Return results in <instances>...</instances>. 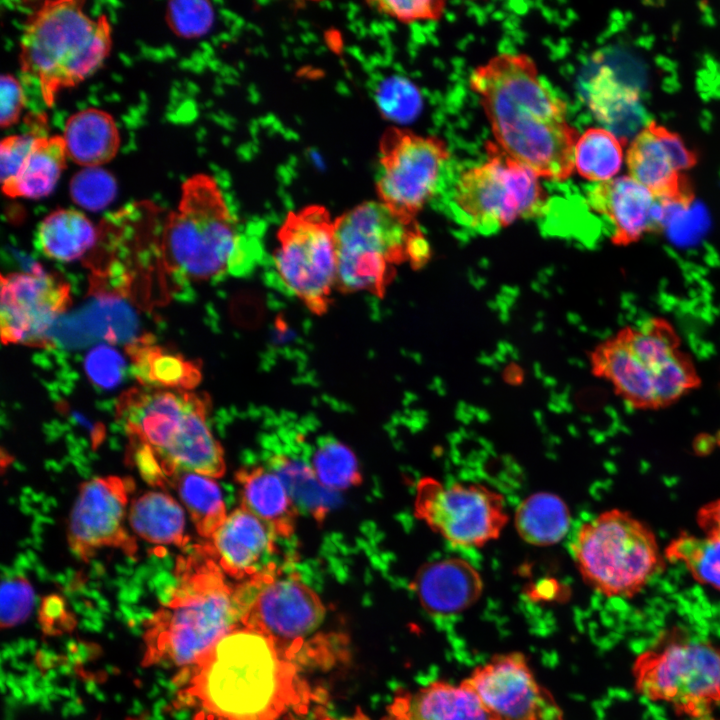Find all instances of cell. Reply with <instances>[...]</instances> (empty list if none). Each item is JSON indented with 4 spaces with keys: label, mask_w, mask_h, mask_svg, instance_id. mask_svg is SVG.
<instances>
[{
    "label": "cell",
    "mask_w": 720,
    "mask_h": 720,
    "mask_svg": "<svg viewBox=\"0 0 720 720\" xmlns=\"http://www.w3.org/2000/svg\"><path fill=\"white\" fill-rule=\"evenodd\" d=\"M469 83L507 154L540 178H570L580 135L567 120L566 103L542 80L530 56L497 54L472 71Z\"/></svg>",
    "instance_id": "6da1fadb"
},
{
    "label": "cell",
    "mask_w": 720,
    "mask_h": 720,
    "mask_svg": "<svg viewBox=\"0 0 720 720\" xmlns=\"http://www.w3.org/2000/svg\"><path fill=\"white\" fill-rule=\"evenodd\" d=\"M208 410L206 394L186 390L142 387L120 396L117 418L146 481L164 486L181 472L223 475V450L208 426Z\"/></svg>",
    "instance_id": "7a4b0ae2"
},
{
    "label": "cell",
    "mask_w": 720,
    "mask_h": 720,
    "mask_svg": "<svg viewBox=\"0 0 720 720\" xmlns=\"http://www.w3.org/2000/svg\"><path fill=\"white\" fill-rule=\"evenodd\" d=\"M175 568L168 599L148 621L145 657L188 671L235 629L243 610L206 545L180 556Z\"/></svg>",
    "instance_id": "3957f363"
},
{
    "label": "cell",
    "mask_w": 720,
    "mask_h": 720,
    "mask_svg": "<svg viewBox=\"0 0 720 720\" xmlns=\"http://www.w3.org/2000/svg\"><path fill=\"white\" fill-rule=\"evenodd\" d=\"M275 642L249 628L226 634L190 672L185 693L224 720H274L293 697Z\"/></svg>",
    "instance_id": "277c9868"
},
{
    "label": "cell",
    "mask_w": 720,
    "mask_h": 720,
    "mask_svg": "<svg viewBox=\"0 0 720 720\" xmlns=\"http://www.w3.org/2000/svg\"><path fill=\"white\" fill-rule=\"evenodd\" d=\"M589 363L592 374L636 410L670 407L702 385L680 334L660 316L620 328L593 347Z\"/></svg>",
    "instance_id": "5b68a950"
},
{
    "label": "cell",
    "mask_w": 720,
    "mask_h": 720,
    "mask_svg": "<svg viewBox=\"0 0 720 720\" xmlns=\"http://www.w3.org/2000/svg\"><path fill=\"white\" fill-rule=\"evenodd\" d=\"M83 5L76 0L45 1L25 23L20 38V69L36 81L48 107L61 90L95 73L110 53L107 16L92 19Z\"/></svg>",
    "instance_id": "8992f818"
},
{
    "label": "cell",
    "mask_w": 720,
    "mask_h": 720,
    "mask_svg": "<svg viewBox=\"0 0 720 720\" xmlns=\"http://www.w3.org/2000/svg\"><path fill=\"white\" fill-rule=\"evenodd\" d=\"M161 262L174 278L205 282L235 271L242 260L236 220L214 177L198 173L181 185L178 207L162 228Z\"/></svg>",
    "instance_id": "52a82bcc"
},
{
    "label": "cell",
    "mask_w": 720,
    "mask_h": 720,
    "mask_svg": "<svg viewBox=\"0 0 720 720\" xmlns=\"http://www.w3.org/2000/svg\"><path fill=\"white\" fill-rule=\"evenodd\" d=\"M336 288L342 293L368 292L383 297L396 266L414 268L430 257L417 221L394 214L380 201H365L335 218Z\"/></svg>",
    "instance_id": "ba28073f"
},
{
    "label": "cell",
    "mask_w": 720,
    "mask_h": 720,
    "mask_svg": "<svg viewBox=\"0 0 720 720\" xmlns=\"http://www.w3.org/2000/svg\"><path fill=\"white\" fill-rule=\"evenodd\" d=\"M570 553L584 582L608 598L639 594L663 570L666 560L654 531L618 508L583 523Z\"/></svg>",
    "instance_id": "9c48e42d"
},
{
    "label": "cell",
    "mask_w": 720,
    "mask_h": 720,
    "mask_svg": "<svg viewBox=\"0 0 720 720\" xmlns=\"http://www.w3.org/2000/svg\"><path fill=\"white\" fill-rule=\"evenodd\" d=\"M631 673L640 696L687 720L711 715L720 705V644L712 640L672 634L639 653Z\"/></svg>",
    "instance_id": "30bf717a"
},
{
    "label": "cell",
    "mask_w": 720,
    "mask_h": 720,
    "mask_svg": "<svg viewBox=\"0 0 720 720\" xmlns=\"http://www.w3.org/2000/svg\"><path fill=\"white\" fill-rule=\"evenodd\" d=\"M487 160L457 180L450 207L454 219L479 234H491L516 221L543 216L549 195L540 177L496 142L486 143Z\"/></svg>",
    "instance_id": "8fae6325"
},
{
    "label": "cell",
    "mask_w": 720,
    "mask_h": 720,
    "mask_svg": "<svg viewBox=\"0 0 720 720\" xmlns=\"http://www.w3.org/2000/svg\"><path fill=\"white\" fill-rule=\"evenodd\" d=\"M274 260L278 275L306 308L326 313L336 289L335 219L319 204L290 211L277 232Z\"/></svg>",
    "instance_id": "7c38bea8"
},
{
    "label": "cell",
    "mask_w": 720,
    "mask_h": 720,
    "mask_svg": "<svg viewBox=\"0 0 720 720\" xmlns=\"http://www.w3.org/2000/svg\"><path fill=\"white\" fill-rule=\"evenodd\" d=\"M449 157L448 144L442 138L388 127L379 141L378 201L402 219L417 221L434 196Z\"/></svg>",
    "instance_id": "4fadbf2b"
},
{
    "label": "cell",
    "mask_w": 720,
    "mask_h": 720,
    "mask_svg": "<svg viewBox=\"0 0 720 720\" xmlns=\"http://www.w3.org/2000/svg\"><path fill=\"white\" fill-rule=\"evenodd\" d=\"M415 515L450 544L482 547L496 539L509 517L505 499L481 483L444 484L421 479L416 487Z\"/></svg>",
    "instance_id": "5bb4252c"
},
{
    "label": "cell",
    "mask_w": 720,
    "mask_h": 720,
    "mask_svg": "<svg viewBox=\"0 0 720 720\" xmlns=\"http://www.w3.org/2000/svg\"><path fill=\"white\" fill-rule=\"evenodd\" d=\"M71 305V288L60 275L36 265L30 272L1 277L0 331L3 344L53 346L50 330Z\"/></svg>",
    "instance_id": "9a60e30c"
},
{
    "label": "cell",
    "mask_w": 720,
    "mask_h": 720,
    "mask_svg": "<svg viewBox=\"0 0 720 720\" xmlns=\"http://www.w3.org/2000/svg\"><path fill=\"white\" fill-rule=\"evenodd\" d=\"M461 682L497 720H564L559 703L521 652L496 654Z\"/></svg>",
    "instance_id": "2e32d148"
},
{
    "label": "cell",
    "mask_w": 720,
    "mask_h": 720,
    "mask_svg": "<svg viewBox=\"0 0 720 720\" xmlns=\"http://www.w3.org/2000/svg\"><path fill=\"white\" fill-rule=\"evenodd\" d=\"M242 588L247 608L241 622L274 642L304 636L324 618L318 595L295 576L274 571L251 578Z\"/></svg>",
    "instance_id": "e0dca14e"
},
{
    "label": "cell",
    "mask_w": 720,
    "mask_h": 720,
    "mask_svg": "<svg viewBox=\"0 0 720 720\" xmlns=\"http://www.w3.org/2000/svg\"><path fill=\"white\" fill-rule=\"evenodd\" d=\"M133 489L131 479L118 476L96 477L81 485L67 533L68 544L78 558L88 561L105 547L119 548L129 556L136 553V542L124 526Z\"/></svg>",
    "instance_id": "ac0fdd59"
},
{
    "label": "cell",
    "mask_w": 720,
    "mask_h": 720,
    "mask_svg": "<svg viewBox=\"0 0 720 720\" xmlns=\"http://www.w3.org/2000/svg\"><path fill=\"white\" fill-rule=\"evenodd\" d=\"M697 160L677 133L654 121L640 130L626 153L629 175L677 210L687 209L693 202L694 193L684 172Z\"/></svg>",
    "instance_id": "d6986e66"
},
{
    "label": "cell",
    "mask_w": 720,
    "mask_h": 720,
    "mask_svg": "<svg viewBox=\"0 0 720 720\" xmlns=\"http://www.w3.org/2000/svg\"><path fill=\"white\" fill-rule=\"evenodd\" d=\"M588 206L611 224L610 241L618 247L662 232L674 207L655 196L630 175L594 184L586 193Z\"/></svg>",
    "instance_id": "ffe728a7"
},
{
    "label": "cell",
    "mask_w": 720,
    "mask_h": 720,
    "mask_svg": "<svg viewBox=\"0 0 720 720\" xmlns=\"http://www.w3.org/2000/svg\"><path fill=\"white\" fill-rule=\"evenodd\" d=\"M276 535L268 524L240 507L227 515L206 546L225 574L254 578L276 571L272 563Z\"/></svg>",
    "instance_id": "44dd1931"
},
{
    "label": "cell",
    "mask_w": 720,
    "mask_h": 720,
    "mask_svg": "<svg viewBox=\"0 0 720 720\" xmlns=\"http://www.w3.org/2000/svg\"><path fill=\"white\" fill-rule=\"evenodd\" d=\"M422 608L433 616H452L472 607L483 591L480 573L465 559L424 564L412 583Z\"/></svg>",
    "instance_id": "7402d4cb"
},
{
    "label": "cell",
    "mask_w": 720,
    "mask_h": 720,
    "mask_svg": "<svg viewBox=\"0 0 720 720\" xmlns=\"http://www.w3.org/2000/svg\"><path fill=\"white\" fill-rule=\"evenodd\" d=\"M395 720H497L466 685L433 681L414 693L400 696L394 706Z\"/></svg>",
    "instance_id": "603a6c76"
},
{
    "label": "cell",
    "mask_w": 720,
    "mask_h": 720,
    "mask_svg": "<svg viewBox=\"0 0 720 720\" xmlns=\"http://www.w3.org/2000/svg\"><path fill=\"white\" fill-rule=\"evenodd\" d=\"M131 371L147 388L194 389L201 380L199 363L157 344L152 336H142L126 347Z\"/></svg>",
    "instance_id": "cb8c5ba5"
},
{
    "label": "cell",
    "mask_w": 720,
    "mask_h": 720,
    "mask_svg": "<svg viewBox=\"0 0 720 720\" xmlns=\"http://www.w3.org/2000/svg\"><path fill=\"white\" fill-rule=\"evenodd\" d=\"M236 480L242 508L268 524L277 535L287 537L293 532L298 509L274 470L261 466L243 469Z\"/></svg>",
    "instance_id": "d4e9b609"
},
{
    "label": "cell",
    "mask_w": 720,
    "mask_h": 720,
    "mask_svg": "<svg viewBox=\"0 0 720 720\" xmlns=\"http://www.w3.org/2000/svg\"><path fill=\"white\" fill-rule=\"evenodd\" d=\"M67 156L76 164L101 167L118 153L120 133L114 118L98 108H86L70 115L62 135Z\"/></svg>",
    "instance_id": "484cf974"
},
{
    "label": "cell",
    "mask_w": 720,
    "mask_h": 720,
    "mask_svg": "<svg viewBox=\"0 0 720 720\" xmlns=\"http://www.w3.org/2000/svg\"><path fill=\"white\" fill-rule=\"evenodd\" d=\"M67 151L62 136H37L17 175L2 184L10 198L40 199L55 188L66 166Z\"/></svg>",
    "instance_id": "4316f807"
},
{
    "label": "cell",
    "mask_w": 720,
    "mask_h": 720,
    "mask_svg": "<svg viewBox=\"0 0 720 720\" xmlns=\"http://www.w3.org/2000/svg\"><path fill=\"white\" fill-rule=\"evenodd\" d=\"M98 239L97 228L75 209H57L39 224L36 243L50 259L71 262L85 255Z\"/></svg>",
    "instance_id": "83f0119b"
},
{
    "label": "cell",
    "mask_w": 720,
    "mask_h": 720,
    "mask_svg": "<svg viewBox=\"0 0 720 720\" xmlns=\"http://www.w3.org/2000/svg\"><path fill=\"white\" fill-rule=\"evenodd\" d=\"M129 523L138 536L153 544L183 548L189 540L182 507L164 492L149 491L134 499Z\"/></svg>",
    "instance_id": "f1b7e54d"
},
{
    "label": "cell",
    "mask_w": 720,
    "mask_h": 720,
    "mask_svg": "<svg viewBox=\"0 0 720 720\" xmlns=\"http://www.w3.org/2000/svg\"><path fill=\"white\" fill-rule=\"evenodd\" d=\"M571 517L566 503L557 495L539 492L525 498L517 507L515 527L527 543L548 546L567 534Z\"/></svg>",
    "instance_id": "f546056e"
},
{
    "label": "cell",
    "mask_w": 720,
    "mask_h": 720,
    "mask_svg": "<svg viewBox=\"0 0 720 720\" xmlns=\"http://www.w3.org/2000/svg\"><path fill=\"white\" fill-rule=\"evenodd\" d=\"M170 484L176 487L198 534L210 538L227 517L217 482L209 476L181 472Z\"/></svg>",
    "instance_id": "4dcf8cb0"
},
{
    "label": "cell",
    "mask_w": 720,
    "mask_h": 720,
    "mask_svg": "<svg viewBox=\"0 0 720 720\" xmlns=\"http://www.w3.org/2000/svg\"><path fill=\"white\" fill-rule=\"evenodd\" d=\"M623 145V139L608 129H586L575 145V170L582 178L596 183L615 178L624 160Z\"/></svg>",
    "instance_id": "1f68e13d"
},
{
    "label": "cell",
    "mask_w": 720,
    "mask_h": 720,
    "mask_svg": "<svg viewBox=\"0 0 720 720\" xmlns=\"http://www.w3.org/2000/svg\"><path fill=\"white\" fill-rule=\"evenodd\" d=\"M665 559L681 564L700 585L720 591V540L681 533L664 549Z\"/></svg>",
    "instance_id": "d6a6232c"
},
{
    "label": "cell",
    "mask_w": 720,
    "mask_h": 720,
    "mask_svg": "<svg viewBox=\"0 0 720 720\" xmlns=\"http://www.w3.org/2000/svg\"><path fill=\"white\" fill-rule=\"evenodd\" d=\"M587 99L601 122L619 126L636 111L639 91L621 82L610 68L602 67L588 83Z\"/></svg>",
    "instance_id": "836d02e7"
},
{
    "label": "cell",
    "mask_w": 720,
    "mask_h": 720,
    "mask_svg": "<svg viewBox=\"0 0 720 720\" xmlns=\"http://www.w3.org/2000/svg\"><path fill=\"white\" fill-rule=\"evenodd\" d=\"M271 467L284 482L297 509L321 520L336 503L333 491L320 484L310 465L278 455L272 459Z\"/></svg>",
    "instance_id": "e575fe53"
},
{
    "label": "cell",
    "mask_w": 720,
    "mask_h": 720,
    "mask_svg": "<svg viewBox=\"0 0 720 720\" xmlns=\"http://www.w3.org/2000/svg\"><path fill=\"white\" fill-rule=\"evenodd\" d=\"M310 467L320 484L331 491L349 488L361 480L355 455L335 439L318 442L311 455Z\"/></svg>",
    "instance_id": "d590c367"
},
{
    "label": "cell",
    "mask_w": 720,
    "mask_h": 720,
    "mask_svg": "<svg viewBox=\"0 0 720 720\" xmlns=\"http://www.w3.org/2000/svg\"><path fill=\"white\" fill-rule=\"evenodd\" d=\"M72 200L80 207L99 211L107 207L117 193L114 176L101 167H87L76 172L70 180Z\"/></svg>",
    "instance_id": "8d00e7d4"
},
{
    "label": "cell",
    "mask_w": 720,
    "mask_h": 720,
    "mask_svg": "<svg viewBox=\"0 0 720 720\" xmlns=\"http://www.w3.org/2000/svg\"><path fill=\"white\" fill-rule=\"evenodd\" d=\"M165 19L170 30L185 39L206 34L214 21V10L207 1H171L167 3Z\"/></svg>",
    "instance_id": "74e56055"
},
{
    "label": "cell",
    "mask_w": 720,
    "mask_h": 720,
    "mask_svg": "<svg viewBox=\"0 0 720 720\" xmlns=\"http://www.w3.org/2000/svg\"><path fill=\"white\" fill-rule=\"evenodd\" d=\"M367 4L378 13L404 24L437 21L443 16L447 6V3L441 0H375Z\"/></svg>",
    "instance_id": "f35d334b"
},
{
    "label": "cell",
    "mask_w": 720,
    "mask_h": 720,
    "mask_svg": "<svg viewBox=\"0 0 720 720\" xmlns=\"http://www.w3.org/2000/svg\"><path fill=\"white\" fill-rule=\"evenodd\" d=\"M33 605V591L23 577L3 581L1 587V624L12 627L23 622Z\"/></svg>",
    "instance_id": "ab89813d"
},
{
    "label": "cell",
    "mask_w": 720,
    "mask_h": 720,
    "mask_svg": "<svg viewBox=\"0 0 720 720\" xmlns=\"http://www.w3.org/2000/svg\"><path fill=\"white\" fill-rule=\"evenodd\" d=\"M379 102L386 114L399 120L415 117L421 107L420 95L405 80H390L383 85Z\"/></svg>",
    "instance_id": "60d3db41"
},
{
    "label": "cell",
    "mask_w": 720,
    "mask_h": 720,
    "mask_svg": "<svg viewBox=\"0 0 720 720\" xmlns=\"http://www.w3.org/2000/svg\"><path fill=\"white\" fill-rule=\"evenodd\" d=\"M36 137L32 134H14L2 139L0 143L1 185L9 182L17 175L30 153Z\"/></svg>",
    "instance_id": "b9f144b4"
},
{
    "label": "cell",
    "mask_w": 720,
    "mask_h": 720,
    "mask_svg": "<svg viewBox=\"0 0 720 720\" xmlns=\"http://www.w3.org/2000/svg\"><path fill=\"white\" fill-rule=\"evenodd\" d=\"M123 363L120 356L107 347H98L87 356L86 370L93 382L102 387H112L121 377Z\"/></svg>",
    "instance_id": "7bdbcfd3"
},
{
    "label": "cell",
    "mask_w": 720,
    "mask_h": 720,
    "mask_svg": "<svg viewBox=\"0 0 720 720\" xmlns=\"http://www.w3.org/2000/svg\"><path fill=\"white\" fill-rule=\"evenodd\" d=\"M0 125L9 127L19 119L25 105V94L20 82L11 74L0 79Z\"/></svg>",
    "instance_id": "ee69618b"
},
{
    "label": "cell",
    "mask_w": 720,
    "mask_h": 720,
    "mask_svg": "<svg viewBox=\"0 0 720 720\" xmlns=\"http://www.w3.org/2000/svg\"><path fill=\"white\" fill-rule=\"evenodd\" d=\"M703 534L720 540V498L704 504L696 514Z\"/></svg>",
    "instance_id": "f6af8a7d"
},
{
    "label": "cell",
    "mask_w": 720,
    "mask_h": 720,
    "mask_svg": "<svg viewBox=\"0 0 720 720\" xmlns=\"http://www.w3.org/2000/svg\"><path fill=\"white\" fill-rule=\"evenodd\" d=\"M694 720H720V718L716 717L714 714H711Z\"/></svg>",
    "instance_id": "bcb514c9"
}]
</instances>
